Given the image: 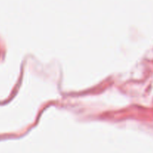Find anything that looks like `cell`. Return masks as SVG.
<instances>
[]
</instances>
